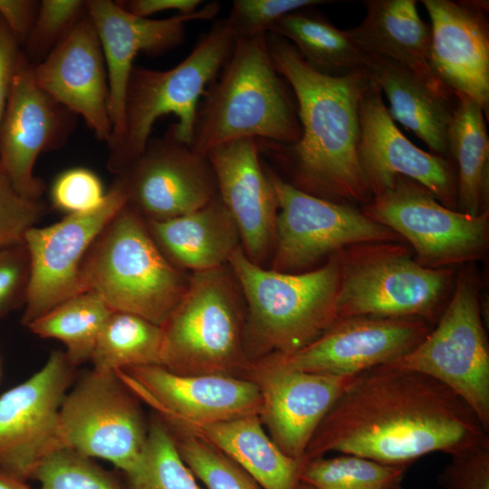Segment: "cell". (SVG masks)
<instances>
[{
  "instance_id": "obj_1",
  "label": "cell",
  "mask_w": 489,
  "mask_h": 489,
  "mask_svg": "<svg viewBox=\"0 0 489 489\" xmlns=\"http://www.w3.org/2000/svg\"><path fill=\"white\" fill-rule=\"evenodd\" d=\"M487 439L473 410L446 386L422 373L380 366L355 377L302 459L338 453L411 465L428 454L452 455Z\"/></svg>"
},
{
  "instance_id": "obj_2",
  "label": "cell",
  "mask_w": 489,
  "mask_h": 489,
  "mask_svg": "<svg viewBox=\"0 0 489 489\" xmlns=\"http://www.w3.org/2000/svg\"><path fill=\"white\" fill-rule=\"evenodd\" d=\"M273 65L294 96L300 139L283 145L257 140L292 170L295 187L339 203L368 204L371 192L359 159L360 105L367 69L334 77L312 69L287 40L267 33Z\"/></svg>"
},
{
  "instance_id": "obj_3",
  "label": "cell",
  "mask_w": 489,
  "mask_h": 489,
  "mask_svg": "<svg viewBox=\"0 0 489 489\" xmlns=\"http://www.w3.org/2000/svg\"><path fill=\"white\" fill-rule=\"evenodd\" d=\"M270 55L267 34L236 39L198 103L190 148L206 155L242 139L289 145L302 135L297 104Z\"/></svg>"
},
{
  "instance_id": "obj_4",
  "label": "cell",
  "mask_w": 489,
  "mask_h": 489,
  "mask_svg": "<svg viewBox=\"0 0 489 489\" xmlns=\"http://www.w3.org/2000/svg\"><path fill=\"white\" fill-rule=\"evenodd\" d=\"M81 275L83 291L98 293L113 312L161 327L188 284L159 249L145 219L127 204L91 244Z\"/></svg>"
},
{
  "instance_id": "obj_5",
  "label": "cell",
  "mask_w": 489,
  "mask_h": 489,
  "mask_svg": "<svg viewBox=\"0 0 489 489\" xmlns=\"http://www.w3.org/2000/svg\"><path fill=\"white\" fill-rule=\"evenodd\" d=\"M247 305V329L258 350L291 354L336 320L340 264L332 254L324 265L304 273L265 270L239 245L227 262Z\"/></svg>"
},
{
  "instance_id": "obj_6",
  "label": "cell",
  "mask_w": 489,
  "mask_h": 489,
  "mask_svg": "<svg viewBox=\"0 0 489 489\" xmlns=\"http://www.w3.org/2000/svg\"><path fill=\"white\" fill-rule=\"evenodd\" d=\"M235 38L225 19L216 21L191 53L168 70L133 66L124 101L121 139L109 148L108 168L119 174L144 150L156 120L174 114L168 132L190 146L198 103L229 58Z\"/></svg>"
},
{
  "instance_id": "obj_7",
  "label": "cell",
  "mask_w": 489,
  "mask_h": 489,
  "mask_svg": "<svg viewBox=\"0 0 489 489\" xmlns=\"http://www.w3.org/2000/svg\"><path fill=\"white\" fill-rule=\"evenodd\" d=\"M336 254L337 320L374 316L436 322L446 305L452 271L422 266L400 242L360 244Z\"/></svg>"
},
{
  "instance_id": "obj_8",
  "label": "cell",
  "mask_w": 489,
  "mask_h": 489,
  "mask_svg": "<svg viewBox=\"0 0 489 489\" xmlns=\"http://www.w3.org/2000/svg\"><path fill=\"white\" fill-rule=\"evenodd\" d=\"M241 294L225 265L193 273L162 326L160 366L182 375L225 374L242 351Z\"/></svg>"
},
{
  "instance_id": "obj_9",
  "label": "cell",
  "mask_w": 489,
  "mask_h": 489,
  "mask_svg": "<svg viewBox=\"0 0 489 489\" xmlns=\"http://www.w3.org/2000/svg\"><path fill=\"white\" fill-rule=\"evenodd\" d=\"M383 366L438 380L489 431V345L477 282L470 271L458 275L435 328L413 350Z\"/></svg>"
},
{
  "instance_id": "obj_10",
  "label": "cell",
  "mask_w": 489,
  "mask_h": 489,
  "mask_svg": "<svg viewBox=\"0 0 489 489\" xmlns=\"http://www.w3.org/2000/svg\"><path fill=\"white\" fill-rule=\"evenodd\" d=\"M362 212L411 244L419 264L431 269L479 260L489 243V212L473 216L443 206L423 186L398 177Z\"/></svg>"
},
{
  "instance_id": "obj_11",
  "label": "cell",
  "mask_w": 489,
  "mask_h": 489,
  "mask_svg": "<svg viewBox=\"0 0 489 489\" xmlns=\"http://www.w3.org/2000/svg\"><path fill=\"white\" fill-rule=\"evenodd\" d=\"M278 200L273 269L297 273L360 244L402 242L362 211L308 194L265 168Z\"/></svg>"
},
{
  "instance_id": "obj_12",
  "label": "cell",
  "mask_w": 489,
  "mask_h": 489,
  "mask_svg": "<svg viewBox=\"0 0 489 489\" xmlns=\"http://www.w3.org/2000/svg\"><path fill=\"white\" fill-rule=\"evenodd\" d=\"M135 398L116 372L92 369L63 399L59 418L62 446L107 460L129 473L148 434Z\"/></svg>"
},
{
  "instance_id": "obj_13",
  "label": "cell",
  "mask_w": 489,
  "mask_h": 489,
  "mask_svg": "<svg viewBox=\"0 0 489 489\" xmlns=\"http://www.w3.org/2000/svg\"><path fill=\"white\" fill-rule=\"evenodd\" d=\"M127 193L117 177L96 208L68 214L24 237L30 257V280L22 323L25 326L83 291L81 270L93 242L126 206Z\"/></svg>"
},
{
  "instance_id": "obj_14",
  "label": "cell",
  "mask_w": 489,
  "mask_h": 489,
  "mask_svg": "<svg viewBox=\"0 0 489 489\" xmlns=\"http://www.w3.org/2000/svg\"><path fill=\"white\" fill-rule=\"evenodd\" d=\"M73 367L65 352L55 350L37 372L0 396V469L26 481L62 447L60 409Z\"/></svg>"
},
{
  "instance_id": "obj_15",
  "label": "cell",
  "mask_w": 489,
  "mask_h": 489,
  "mask_svg": "<svg viewBox=\"0 0 489 489\" xmlns=\"http://www.w3.org/2000/svg\"><path fill=\"white\" fill-rule=\"evenodd\" d=\"M118 178L126 190L127 205L147 221L189 214L217 196L216 179L206 155L168 132L164 138H150Z\"/></svg>"
},
{
  "instance_id": "obj_16",
  "label": "cell",
  "mask_w": 489,
  "mask_h": 489,
  "mask_svg": "<svg viewBox=\"0 0 489 489\" xmlns=\"http://www.w3.org/2000/svg\"><path fill=\"white\" fill-rule=\"evenodd\" d=\"M115 372L136 397L187 431L261 412L260 388L249 380L225 374H177L160 365Z\"/></svg>"
},
{
  "instance_id": "obj_17",
  "label": "cell",
  "mask_w": 489,
  "mask_h": 489,
  "mask_svg": "<svg viewBox=\"0 0 489 489\" xmlns=\"http://www.w3.org/2000/svg\"><path fill=\"white\" fill-rule=\"evenodd\" d=\"M75 116L39 86L22 53L0 122V167L21 195L41 199L45 187L34 174L36 159L63 146Z\"/></svg>"
},
{
  "instance_id": "obj_18",
  "label": "cell",
  "mask_w": 489,
  "mask_h": 489,
  "mask_svg": "<svg viewBox=\"0 0 489 489\" xmlns=\"http://www.w3.org/2000/svg\"><path fill=\"white\" fill-rule=\"evenodd\" d=\"M360 127L359 159L372 197L390 188L398 177H404L426 187L443 206L456 210L453 161L420 149L401 133L370 77L360 98Z\"/></svg>"
},
{
  "instance_id": "obj_19",
  "label": "cell",
  "mask_w": 489,
  "mask_h": 489,
  "mask_svg": "<svg viewBox=\"0 0 489 489\" xmlns=\"http://www.w3.org/2000/svg\"><path fill=\"white\" fill-rule=\"evenodd\" d=\"M430 323L420 318H341L303 348L273 360L292 369L355 376L413 350L431 331Z\"/></svg>"
},
{
  "instance_id": "obj_20",
  "label": "cell",
  "mask_w": 489,
  "mask_h": 489,
  "mask_svg": "<svg viewBox=\"0 0 489 489\" xmlns=\"http://www.w3.org/2000/svg\"><path fill=\"white\" fill-rule=\"evenodd\" d=\"M86 7L107 68L112 123L108 146L111 148L123 133L125 93L135 57L139 53L163 54L178 46L184 40L186 25L192 21L213 19L218 14L220 5L213 2L193 14H177L165 19L137 16L120 2L110 0H88Z\"/></svg>"
},
{
  "instance_id": "obj_21",
  "label": "cell",
  "mask_w": 489,
  "mask_h": 489,
  "mask_svg": "<svg viewBox=\"0 0 489 489\" xmlns=\"http://www.w3.org/2000/svg\"><path fill=\"white\" fill-rule=\"evenodd\" d=\"M34 72L45 92L81 116L99 140L110 142L112 123L107 68L87 12L42 62L34 64Z\"/></svg>"
},
{
  "instance_id": "obj_22",
  "label": "cell",
  "mask_w": 489,
  "mask_h": 489,
  "mask_svg": "<svg viewBox=\"0 0 489 489\" xmlns=\"http://www.w3.org/2000/svg\"><path fill=\"white\" fill-rule=\"evenodd\" d=\"M431 21L430 64L455 95L475 101L488 119V2L423 0Z\"/></svg>"
},
{
  "instance_id": "obj_23",
  "label": "cell",
  "mask_w": 489,
  "mask_h": 489,
  "mask_svg": "<svg viewBox=\"0 0 489 489\" xmlns=\"http://www.w3.org/2000/svg\"><path fill=\"white\" fill-rule=\"evenodd\" d=\"M259 156L254 139L229 141L206 153L218 197L237 226L241 246L261 265L275 245L278 200Z\"/></svg>"
},
{
  "instance_id": "obj_24",
  "label": "cell",
  "mask_w": 489,
  "mask_h": 489,
  "mask_svg": "<svg viewBox=\"0 0 489 489\" xmlns=\"http://www.w3.org/2000/svg\"><path fill=\"white\" fill-rule=\"evenodd\" d=\"M355 376L292 369L272 360L260 388L263 415L273 440L302 459L318 427Z\"/></svg>"
},
{
  "instance_id": "obj_25",
  "label": "cell",
  "mask_w": 489,
  "mask_h": 489,
  "mask_svg": "<svg viewBox=\"0 0 489 489\" xmlns=\"http://www.w3.org/2000/svg\"><path fill=\"white\" fill-rule=\"evenodd\" d=\"M366 14L347 30L365 54L388 59L408 70L436 92L449 100L454 94L435 74L430 64L431 30L419 16L416 0L363 1Z\"/></svg>"
},
{
  "instance_id": "obj_26",
  "label": "cell",
  "mask_w": 489,
  "mask_h": 489,
  "mask_svg": "<svg viewBox=\"0 0 489 489\" xmlns=\"http://www.w3.org/2000/svg\"><path fill=\"white\" fill-rule=\"evenodd\" d=\"M145 221L165 256L177 267L193 273L225 265L241 245L237 226L218 194L189 214L164 221Z\"/></svg>"
},
{
  "instance_id": "obj_27",
  "label": "cell",
  "mask_w": 489,
  "mask_h": 489,
  "mask_svg": "<svg viewBox=\"0 0 489 489\" xmlns=\"http://www.w3.org/2000/svg\"><path fill=\"white\" fill-rule=\"evenodd\" d=\"M365 56L369 76L385 94L393 120L414 132L433 153L448 158L447 130L457 98L443 97L417 75L388 59Z\"/></svg>"
},
{
  "instance_id": "obj_28",
  "label": "cell",
  "mask_w": 489,
  "mask_h": 489,
  "mask_svg": "<svg viewBox=\"0 0 489 489\" xmlns=\"http://www.w3.org/2000/svg\"><path fill=\"white\" fill-rule=\"evenodd\" d=\"M221 451L263 489H301L302 459L286 455L266 435L258 414L187 431Z\"/></svg>"
},
{
  "instance_id": "obj_29",
  "label": "cell",
  "mask_w": 489,
  "mask_h": 489,
  "mask_svg": "<svg viewBox=\"0 0 489 489\" xmlns=\"http://www.w3.org/2000/svg\"><path fill=\"white\" fill-rule=\"evenodd\" d=\"M447 130V148L456 166L457 207L477 216L488 211L489 137L483 109L472 99L456 95Z\"/></svg>"
},
{
  "instance_id": "obj_30",
  "label": "cell",
  "mask_w": 489,
  "mask_h": 489,
  "mask_svg": "<svg viewBox=\"0 0 489 489\" xmlns=\"http://www.w3.org/2000/svg\"><path fill=\"white\" fill-rule=\"evenodd\" d=\"M268 33L290 42L306 63L322 74L340 77L366 68L365 53L347 30L309 8L283 16Z\"/></svg>"
},
{
  "instance_id": "obj_31",
  "label": "cell",
  "mask_w": 489,
  "mask_h": 489,
  "mask_svg": "<svg viewBox=\"0 0 489 489\" xmlns=\"http://www.w3.org/2000/svg\"><path fill=\"white\" fill-rule=\"evenodd\" d=\"M112 310L96 292L78 293L26 327L41 338L61 340L75 367L91 360L98 338Z\"/></svg>"
},
{
  "instance_id": "obj_32",
  "label": "cell",
  "mask_w": 489,
  "mask_h": 489,
  "mask_svg": "<svg viewBox=\"0 0 489 489\" xmlns=\"http://www.w3.org/2000/svg\"><path fill=\"white\" fill-rule=\"evenodd\" d=\"M162 327L140 316L112 312L96 342L93 369L117 371L161 364Z\"/></svg>"
},
{
  "instance_id": "obj_33",
  "label": "cell",
  "mask_w": 489,
  "mask_h": 489,
  "mask_svg": "<svg viewBox=\"0 0 489 489\" xmlns=\"http://www.w3.org/2000/svg\"><path fill=\"white\" fill-rule=\"evenodd\" d=\"M408 467L349 454L318 456L304 464L301 483L313 489H392L400 485Z\"/></svg>"
},
{
  "instance_id": "obj_34",
  "label": "cell",
  "mask_w": 489,
  "mask_h": 489,
  "mask_svg": "<svg viewBox=\"0 0 489 489\" xmlns=\"http://www.w3.org/2000/svg\"><path fill=\"white\" fill-rule=\"evenodd\" d=\"M126 475L129 489H201L170 429L158 419L149 427L142 452Z\"/></svg>"
},
{
  "instance_id": "obj_35",
  "label": "cell",
  "mask_w": 489,
  "mask_h": 489,
  "mask_svg": "<svg viewBox=\"0 0 489 489\" xmlns=\"http://www.w3.org/2000/svg\"><path fill=\"white\" fill-rule=\"evenodd\" d=\"M34 478L40 483L38 489H126L90 457L67 447L46 455Z\"/></svg>"
},
{
  "instance_id": "obj_36",
  "label": "cell",
  "mask_w": 489,
  "mask_h": 489,
  "mask_svg": "<svg viewBox=\"0 0 489 489\" xmlns=\"http://www.w3.org/2000/svg\"><path fill=\"white\" fill-rule=\"evenodd\" d=\"M177 446L185 464L207 489H263L242 467L202 438L187 434Z\"/></svg>"
},
{
  "instance_id": "obj_37",
  "label": "cell",
  "mask_w": 489,
  "mask_h": 489,
  "mask_svg": "<svg viewBox=\"0 0 489 489\" xmlns=\"http://www.w3.org/2000/svg\"><path fill=\"white\" fill-rule=\"evenodd\" d=\"M86 1L43 0L24 42V56L33 64L42 62L86 14Z\"/></svg>"
},
{
  "instance_id": "obj_38",
  "label": "cell",
  "mask_w": 489,
  "mask_h": 489,
  "mask_svg": "<svg viewBox=\"0 0 489 489\" xmlns=\"http://www.w3.org/2000/svg\"><path fill=\"white\" fill-rule=\"evenodd\" d=\"M334 3L325 0H235L227 27L236 39L251 38L267 34L283 16L313 5Z\"/></svg>"
},
{
  "instance_id": "obj_39",
  "label": "cell",
  "mask_w": 489,
  "mask_h": 489,
  "mask_svg": "<svg viewBox=\"0 0 489 489\" xmlns=\"http://www.w3.org/2000/svg\"><path fill=\"white\" fill-rule=\"evenodd\" d=\"M41 199L21 195L0 167V249L24 242L26 232L42 218Z\"/></svg>"
},
{
  "instance_id": "obj_40",
  "label": "cell",
  "mask_w": 489,
  "mask_h": 489,
  "mask_svg": "<svg viewBox=\"0 0 489 489\" xmlns=\"http://www.w3.org/2000/svg\"><path fill=\"white\" fill-rule=\"evenodd\" d=\"M100 178L83 168L68 169L53 183L52 201L53 206L68 214L91 211L104 199Z\"/></svg>"
},
{
  "instance_id": "obj_41",
  "label": "cell",
  "mask_w": 489,
  "mask_h": 489,
  "mask_svg": "<svg viewBox=\"0 0 489 489\" xmlns=\"http://www.w3.org/2000/svg\"><path fill=\"white\" fill-rule=\"evenodd\" d=\"M437 484L441 489H489V439L450 455Z\"/></svg>"
},
{
  "instance_id": "obj_42",
  "label": "cell",
  "mask_w": 489,
  "mask_h": 489,
  "mask_svg": "<svg viewBox=\"0 0 489 489\" xmlns=\"http://www.w3.org/2000/svg\"><path fill=\"white\" fill-rule=\"evenodd\" d=\"M30 257L24 243L0 249V319L24 304Z\"/></svg>"
},
{
  "instance_id": "obj_43",
  "label": "cell",
  "mask_w": 489,
  "mask_h": 489,
  "mask_svg": "<svg viewBox=\"0 0 489 489\" xmlns=\"http://www.w3.org/2000/svg\"><path fill=\"white\" fill-rule=\"evenodd\" d=\"M20 43L0 18V122L22 51Z\"/></svg>"
},
{
  "instance_id": "obj_44",
  "label": "cell",
  "mask_w": 489,
  "mask_h": 489,
  "mask_svg": "<svg viewBox=\"0 0 489 489\" xmlns=\"http://www.w3.org/2000/svg\"><path fill=\"white\" fill-rule=\"evenodd\" d=\"M39 5L33 0H0V18L20 43H24L32 30Z\"/></svg>"
},
{
  "instance_id": "obj_45",
  "label": "cell",
  "mask_w": 489,
  "mask_h": 489,
  "mask_svg": "<svg viewBox=\"0 0 489 489\" xmlns=\"http://www.w3.org/2000/svg\"><path fill=\"white\" fill-rule=\"evenodd\" d=\"M120 5L129 13L149 18L164 11H177L181 14H190L199 9L200 0H130L121 1Z\"/></svg>"
},
{
  "instance_id": "obj_46",
  "label": "cell",
  "mask_w": 489,
  "mask_h": 489,
  "mask_svg": "<svg viewBox=\"0 0 489 489\" xmlns=\"http://www.w3.org/2000/svg\"><path fill=\"white\" fill-rule=\"evenodd\" d=\"M0 489H31L26 481L0 469Z\"/></svg>"
},
{
  "instance_id": "obj_47",
  "label": "cell",
  "mask_w": 489,
  "mask_h": 489,
  "mask_svg": "<svg viewBox=\"0 0 489 489\" xmlns=\"http://www.w3.org/2000/svg\"><path fill=\"white\" fill-rule=\"evenodd\" d=\"M301 489H313V488L311 487V486H309V485H306V484H302Z\"/></svg>"
},
{
  "instance_id": "obj_48",
  "label": "cell",
  "mask_w": 489,
  "mask_h": 489,
  "mask_svg": "<svg viewBox=\"0 0 489 489\" xmlns=\"http://www.w3.org/2000/svg\"><path fill=\"white\" fill-rule=\"evenodd\" d=\"M392 489H402V488H401L400 485H398V486H396V487H394V488H392Z\"/></svg>"
}]
</instances>
